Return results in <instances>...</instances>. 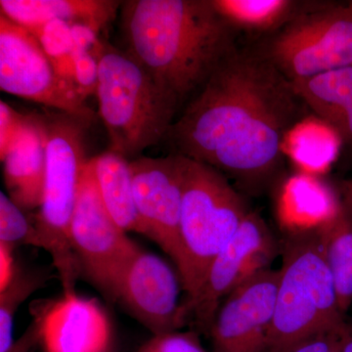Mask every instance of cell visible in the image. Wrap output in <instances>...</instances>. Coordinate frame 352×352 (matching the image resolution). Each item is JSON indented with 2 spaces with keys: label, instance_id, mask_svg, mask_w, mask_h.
Segmentation results:
<instances>
[{
  "label": "cell",
  "instance_id": "cell-12",
  "mask_svg": "<svg viewBox=\"0 0 352 352\" xmlns=\"http://www.w3.org/2000/svg\"><path fill=\"white\" fill-rule=\"evenodd\" d=\"M279 270L261 271L226 296L210 326L217 352H265L276 307Z\"/></svg>",
  "mask_w": 352,
  "mask_h": 352
},
{
  "label": "cell",
  "instance_id": "cell-1",
  "mask_svg": "<svg viewBox=\"0 0 352 352\" xmlns=\"http://www.w3.org/2000/svg\"><path fill=\"white\" fill-rule=\"evenodd\" d=\"M305 106L261 51L234 47L173 122L175 154L212 166L243 189L263 188L279 170Z\"/></svg>",
  "mask_w": 352,
  "mask_h": 352
},
{
  "label": "cell",
  "instance_id": "cell-31",
  "mask_svg": "<svg viewBox=\"0 0 352 352\" xmlns=\"http://www.w3.org/2000/svg\"><path fill=\"white\" fill-rule=\"evenodd\" d=\"M338 199L340 207L352 219V178L342 180L338 185Z\"/></svg>",
  "mask_w": 352,
  "mask_h": 352
},
{
  "label": "cell",
  "instance_id": "cell-16",
  "mask_svg": "<svg viewBox=\"0 0 352 352\" xmlns=\"http://www.w3.org/2000/svg\"><path fill=\"white\" fill-rule=\"evenodd\" d=\"M122 2L113 0H1V13L25 29L50 21L83 24L100 32L115 19Z\"/></svg>",
  "mask_w": 352,
  "mask_h": 352
},
{
  "label": "cell",
  "instance_id": "cell-28",
  "mask_svg": "<svg viewBox=\"0 0 352 352\" xmlns=\"http://www.w3.org/2000/svg\"><path fill=\"white\" fill-rule=\"evenodd\" d=\"M25 116L0 101V159H3L24 126Z\"/></svg>",
  "mask_w": 352,
  "mask_h": 352
},
{
  "label": "cell",
  "instance_id": "cell-3",
  "mask_svg": "<svg viewBox=\"0 0 352 352\" xmlns=\"http://www.w3.org/2000/svg\"><path fill=\"white\" fill-rule=\"evenodd\" d=\"M175 155L182 189L180 258L176 266L186 293L184 307L189 316L212 261L251 210L223 173Z\"/></svg>",
  "mask_w": 352,
  "mask_h": 352
},
{
  "label": "cell",
  "instance_id": "cell-20",
  "mask_svg": "<svg viewBox=\"0 0 352 352\" xmlns=\"http://www.w3.org/2000/svg\"><path fill=\"white\" fill-rule=\"evenodd\" d=\"M316 229L335 282L340 312L344 315L352 305V219L340 205Z\"/></svg>",
  "mask_w": 352,
  "mask_h": 352
},
{
  "label": "cell",
  "instance_id": "cell-19",
  "mask_svg": "<svg viewBox=\"0 0 352 352\" xmlns=\"http://www.w3.org/2000/svg\"><path fill=\"white\" fill-rule=\"evenodd\" d=\"M339 206L338 196L333 195L323 183L300 175L285 188L280 214L287 232L309 230L330 219Z\"/></svg>",
  "mask_w": 352,
  "mask_h": 352
},
{
  "label": "cell",
  "instance_id": "cell-25",
  "mask_svg": "<svg viewBox=\"0 0 352 352\" xmlns=\"http://www.w3.org/2000/svg\"><path fill=\"white\" fill-rule=\"evenodd\" d=\"M136 352H206L193 333L173 332L153 336Z\"/></svg>",
  "mask_w": 352,
  "mask_h": 352
},
{
  "label": "cell",
  "instance_id": "cell-24",
  "mask_svg": "<svg viewBox=\"0 0 352 352\" xmlns=\"http://www.w3.org/2000/svg\"><path fill=\"white\" fill-rule=\"evenodd\" d=\"M0 242L15 248L30 245L45 250L41 233L4 192L0 193Z\"/></svg>",
  "mask_w": 352,
  "mask_h": 352
},
{
  "label": "cell",
  "instance_id": "cell-30",
  "mask_svg": "<svg viewBox=\"0 0 352 352\" xmlns=\"http://www.w3.org/2000/svg\"><path fill=\"white\" fill-rule=\"evenodd\" d=\"M13 250L11 245L0 242V292L9 286L17 270Z\"/></svg>",
  "mask_w": 352,
  "mask_h": 352
},
{
  "label": "cell",
  "instance_id": "cell-22",
  "mask_svg": "<svg viewBox=\"0 0 352 352\" xmlns=\"http://www.w3.org/2000/svg\"><path fill=\"white\" fill-rule=\"evenodd\" d=\"M47 277L36 271H25L17 266L15 276L4 291L0 292V352H11L14 317L18 308L38 289L43 288Z\"/></svg>",
  "mask_w": 352,
  "mask_h": 352
},
{
  "label": "cell",
  "instance_id": "cell-32",
  "mask_svg": "<svg viewBox=\"0 0 352 352\" xmlns=\"http://www.w3.org/2000/svg\"><path fill=\"white\" fill-rule=\"evenodd\" d=\"M342 352H352V324L347 322L342 336Z\"/></svg>",
  "mask_w": 352,
  "mask_h": 352
},
{
  "label": "cell",
  "instance_id": "cell-14",
  "mask_svg": "<svg viewBox=\"0 0 352 352\" xmlns=\"http://www.w3.org/2000/svg\"><path fill=\"white\" fill-rule=\"evenodd\" d=\"M46 352H109L112 328L98 302L64 293L38 319Z\"/></svg>",
  "mask_w": 352,
  "mask_h": 352
},
{
  "label": "cell",
  "instance_id": "cell-5",
  "mask_svg": "<svg viewBox=\"0 0 352 352\" xmlns=\"http://www.w3.org/2000/svg\"><path fill=\"white\" fill-rule=\"evenodd\" d=\"M274 318L265 352H283L346 323L317 229L287 232Z\"/></svg>",
  "mask_w": 352,
  "mask_h": 352
},
{
  "label": "cell",
  "instance_id": "cell-7",
  "mask_svg": "<svg viewBox=\"0 0 352 352\" xmlns=\"http://www.w3.org/2000/svg\"><path fill=\"white\" fill-rule=\"evenodd\" d=\"M259 51L292 82L352 66V9L305 6Z\"/></svg>",
  "mask_w": 352,
  "mask_h": 352
},
{
  "label": "cell",
  "instance_id": "cell-15",
  "mask_svg": "<svg viewBox=\"0 0 352 352\" xmlns=\"http://www.w3.org/2000/svg\"><path fill=\"white\" fill-rule=\"evenodd\" d=\"M45 117L25 116L24 126L3 159L8 197L23 210H36L43 201L46 175Z\"/></svg>",
  "mask_w": 352,
  "mask_h": 352
},
{
  "label": "cell",
  "instance_id": "cell-6",
  "mask_svg": "<svg viewBox=\"0 0 352 352\" xmlns=\"http://www.w3.org/2000/svg\"><path fill=\"white\" fill-rule=\"evenodd\" d=\"M45 117L46 175L34 226L59 273L64 293L75 292L82 268L71 244V223L85 159V131L91 122L59 112Z\"/></svg>",
  "mask_w": 352,
  "mask_h": 352
},
{
  "label": "cell",
  "instance_id": "cell-29",
  "mask_svg": "<svg viewBox=\"0 0 352 352\" xmlns=\"http://www.w3.org/2000/svg\"><path fill=\"white\" fill-rule=\"evenodd\" d=\"M74 39V50L90 53L99 60L104 43L99 38V34L94 28L83 24L71 25Z\"/></svg>",
  "mask_w": 352,
  "mask_h": 352
},
{
  "label": "cell",
  "instance_id": "cell-21",
  "mask_svg": "<svg viewBox=\"0 0 352 352\" xmlns=\"http://www.w3.org/2000/svg\"><path fill=\"white\" fill-rule=\"evenodd\" d=\"M214 8L234 30L275 32L305 6L293 0H212Z\"/></svg>",
  "mask_w": 352,
  "mask_h": 352
},
{
  "label": "cell",
  "instance_id": "cell-17",
  "mask_svg": "<svg viewBox=\"0 0 352 352\" xmlns=\"http://www.w3.org/2000/svg\"><path fill=\"white\" fill-rule=\"evenodd\" d=\"M292 83L303 104L352 148V66Z\"/></svg>",
  "mask_w": 352,
  "mask_h": 352
},
{
  "label": "cell",
  "instance_id": "cell-11",
  "mask_svg": "<svg viewBox=\"0 0 352 352\" xmlns=\"http://www.w3.org/2000/svg\"><path fill=\"white\" fill-rule=\"evenodd\" d=\"M275 251L270 228L251 210L212 261L200 294L190 308L189 315H193L199 327L208 332L226 296L250 278L268 270Z\"/></svg>",
  "mask_w": 352,
  "mask_h": 352
},
{
  "label": "cell",
  "instance_id": "cell-23",
  "mask_svg": "<svg viewBox=\"0 0 352 352\" xmlns=\"http://www.w3.org/2000/svg\"><path fill=\"white\" fill-rule=\"evenodd\" d=\"M28 31L32 32L34 38L38 39L44 53L54 67L58 76L76 88L71 24L65 21L54 20L32 28Z\"/></svg>",
  "mask_w": 352,
  "mask_h": 352
},
{
  "label": "cell",
  "instance_id": "cell-4",
  "mask_svg": "<svg viewBox=\"0 0 352 352\" xmlns=\"http://www.w3.org/2000/svg\"><path fill=\"white\" fill-rule=\"evenodd\" d=\"M96 95L109 150L129 161L168 138L179 107L131 54L108 43L99 57Z\"/></svg>",
  "mask_w": 352,
  "mask_h": 352
},
{
  "label": "cell",
  "instance_id": "cell-26",
  "mask_svg": "<svg viewBox=\"0 0 352 352\" xmlns=\"http://www.w3.org/2000/svg\"><path fill=\"white\" fill-rule=\"evenodd\" d=\"M76 89L83 100L96 94L98 87L99 60L90 53L73 51Z\"/></svg>",
  "mask_w": 352,
  "mask_h": 352
},
{
  "label": "cell",
  "instance_id": "cell-2",
  "mask_svg": "<svg viewBox=\"0 0 352 352\" xmlns=\"http://www.w3.org/2000/svg\"><path fill=\"white\" fill-rule=\"evenodd\" d=\"M122 31L126 52L179 105L236 46L212 0L122 2Z\"/></svg>",
  "mask_w": 352,
  "mask_h": 352
},
{
  "label": "cell",
  "instance_id": "cell-33",
  "mask_svg": "<svg viewBox=\"0 0 352 352\" xmlns=\"http://www.w3.org/2000/svg\"><path fill=\"white\" fill-rule=\"evenodd\" d=\"M347 6H349V7H351V8L352 9V0H351V1H349V2H347Z\"/></svg>",
  "mask_w": 352,
  "mask_h": 352
},
{
  "label": "cell",
  "instance_id": "cell-27",
  "mask_svg": "<svg viewBox=\"0 0 352 352\" xmlns=\"http://www.w3.org/2000/svg\"><path fill=\"white\" fill-rule=\"evenodd\" d=\"M346 325V322L340 327L315 333L283 352H342V336Z\"/></svg>",
  "mask_w": 352,
  "mask_h": 352
},
{
  "label": "cell",
  "instance_id": "cell-13",
  "mask_svg": "<svg viewBox=\"0 0 352 352\" xmlns=\"http://www.w3.org/2000/svg\"><path fill=\"white\" fill-rule=\"evenodd\" d=\"M136 208L145 237L177 264L180 258L182 176L175 154L131 161Z\"/></svg>",
  "mask_w": 352,
  "mask_h": 352
},
{
  "label": "cell",
  "instance_id": "cell-18",
  "mask_svg": "<svg viewBox=\"0 0 352 352\" xmlns=\"http://www.w3.org/2000/svg\"><path fill=\"white\" fill-rule=\"evenodd\" d=\"M91 162L97 187L109 214L126 233L144 236L134 199L131 161L109 150L91 157Z\"/></svg>",
  "mask_w": 352,
  "mask_h": 352
},
{
  "label": "cell",
  "instance_id": "cell-8",
  "mask_svg": "<svg viewBox=\"0 0 352 352\" xmlns=\"http://www.w3.org/2000/svg\"><path fill=\"white\" fill-rule=\"evenodd\" d=\"M71 244L82 270L112 298L122 270L139 247L109 214L97 187L91 159L80 176L72 217Z\"/></svg>",
  "mask_w": 352,
  "mask_h": 352
},
{
  "label": "cell",
  "instance_id": "cell-10",
  "mask_svg": "<svg viewBox=\"0 0 352 352\" xmlns=\"http://www.w3.org/2000/svg\"><path fill=\"white\" fill-rule=\"evenodd\" d=\"M179 275L163 258L139 248L127 263L113 289L112 298L153 336L177 332L186 318L180 305Z\"/></svg>",
  "mask_w": 352,
  "mask_h": 352
},
{
  "label": "cell",
  "instance_id": "cell-9",
  "mask_svg": "<svg viewBox=\"0 0 352 352\" xmlns=\"http://www.w3.org/2000/svg\"><path fill=\"white\" fill-rule=\"evenodd\" d=\"M0 88L94 122L96 115L74 85L58 76L54 67L32 32L0 13Z\"/></svg>",
  "mask_w": 352,
  "mask_h": 352
}]
</instances>
